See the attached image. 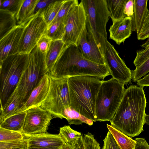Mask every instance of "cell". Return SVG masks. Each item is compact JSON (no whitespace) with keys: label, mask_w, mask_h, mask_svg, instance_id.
<instances>
[{"label":"cell","mask_w":149,"mask_h":149,"mask_svg":"<svg viewBox=\"0 0 149 149\" xmlns=\"http://www.w3.org/2000/svg\"><path fill=\"white\" fill-rule=\"evenodd\" d=\"M23 1V0H0V9L7 10L15 16Z\"/></svg>","instance_id":"1f68e13d"},{"label":"cell","mask_w":149,"mask_h":149,"mask_svg":"<svg viewBox=\"0 0 149 149\" xmlns=\"http://www.w3.org/2000/svg\"><path fill=\"white\" fill-rule=\"evenodd\" d=\"M76 45L85 59L97 64L106 65L103 54L86 25Z\"/></svg>","instance_id":"4fadbf2b"},{"label":"cell","mask_w":149,"mask_h":149,"mask_svg":"<svg viewBox=\"0 0 149 149\" xmlns=\"http://www.w3.org/2000/svg\"><path fill=\"white\" fill-rule=\"evenodd\" d=\"M26 115L25 111L12 115L0 124V127L22 133Z\"/></svg>","instance_id":"cb8c5ba5"},{"label":"cell","mask_w":149,"mask_h":149,"mask_svg":"<svg viewBox=\"0 0 149 149\" xmlns=\"http://www.w3.org/2000/svg\"><path fill=\"white\" fill-rule=\"evenodd\" d=\"M61 149H73V146L65 144L63 146Z\"/></svg>","instance_id":"bcb514c9"},{"label":"cell","mask_w":149,"mask_h":149,"mask_svg":"<svg viewBox=\"0 0 149 149\" xmlns=\"http://www.w3.org/2000/svg\"><path fill=\"white\" fill-rule=\"evenodd\" d=\"M112 22L126 17L124 10L128 0H106Z\"/></svg>","instance_id":"d4e9b609"},{"label":"cell","mask_w":149,"mask_h":149,"mask_svg":"<svg viewBox=\"0 0 149 149\" xmlns=\"http://www.w3.org/2000/svg\"><path fill=\"white\" fill-rule=\"evenodd\" d=\"M66 47L62 40L52 41L48 50L45 54L44 74L50 72L60 54Z\"/></svg>","instance_id":"ac0fdd59"},{"label":"cell","mask_w":149,"mask_h":149,"mask_svg":"<svg viewBox=\"0 0 149 149\" xmlns=\"http://www.w3.org/2000/svg\"><path fill=\"white\" fill-rule=\"evenodd\" d=\"M17 25L15 15L7 10L0 9V39Z\"/></svg>","instance_id":"603a6c76"},{"label":"cell","mask_w":149,"mask_h":149,"mask_svg":"<svg viewBox=\"0 0 149 149\" xmlns=\"http://www.w3.org/2000/svg\"><path fill=\"white\" fill-rule=\"evenodd\" d=\"M107 127L120 149H135L136 141L108 124Z\"/></svg>","instance_id":"7402d4cb"},{"label":"cell","mask_w":149,"mask_h":149,"mask_svg":"<svg viewBox=\"0 0 149 149\" xmlns=\"http://www.w3.org/2000/svg\"></svg>","instance_id":"c3c4849f"},{"label":"cell","mask_w":149,"mask_h":149,"mask_svg":"<svg viewBox=\"0 0 149 149\" xmlns=\"http://www.w3.org/2000/svg\"><path fill=\"white\" fill-rule=\"evenodd\" d=\"M97 77L83 76L68 78L70 106L82 115L96 121L95 105L102 81Z\"/></svg>","instance_id":"3957f363"},{"label":"cell","mask_w":149,"mask_h":149,"mask_svg":"<svg viewBox=\"0 0 149 149\" xmlns=\"http://www.w3.org/2000/svg\"><path fill=\"white\" fill-rule=\"evenodd\" d=\"M134 0H128L125 8L124 13L126 17H132L134 13Z\"/></svg>","instance_id":"60d3db41"},{"label":"cell","mask_w":149,"mask_h":149,"mask_svg":"<svg viewBox=\"0 0 149 149\" xmlns=\"http://www.w3.org/2000/svg\"><path fill=\"white\" fill-rule=\"evenodd\" d=\"M59 134L66 144L72 146L83 136L81 133L73 130L69 125L60 127Z\"/></svg>","instance_id":"4316f807"},{"label":"cell","mask_w":149,"mask_h":149,"mask_svg":"<svg viewBox=\"0 0 149 149\" xmlns=\"http://www.w3.org/2000/svg\"><path fill=\"white\" fill-rule=\"evenodd\" d=\"M28 141L22 139L0 142V149H28Z\"/></svg>","instance_id":"e575fe53"},{"label":"cell","mask_w":149,"mask_h":149,"mask_svg":"<svg viewBox=\"0 0 149 149\" xmlns=\"http://www.w3.org/2000/svg\"><path fill=\"white\" fill-rule=\"evenodd\" d=\"M52 40L45 34L38 41L36 46L42 53L45 54L48 50Z\"/></svg>","instance_id":"8d00e7d4"},{"label":"cell","mask_w":149,"mask_h":149,"mask_svg":"<svg viewBox=\"0 0 149 149\" xmlns=\"http://www.w3.org/2000/svg\"><path fill=\"white\" fill-rule=\"evenodd\" d=\"M86 13L81 2L70 12L64 22L65 32L62 40L67 47L76 45L86 26Z\"/></svg>","instance_id":"30bf717a"},{"label":"cell","mask_w":149,"mask_h":149,"mask_svg":"<svg viewBox=\"0 0 149 149\" xmlns=\"http://www.w3.org/2000/svg\"><path fill=\"white\" fill-rule=\"evenodd\" d=\"M147 103L143 87L131 85L125 89L111 125L131 138L143 131Z\"/></svg>","instance_id":"6da1fadb"},{"label":"cell","mask_w":149,"mask_h":149,"mask_svg":"<svg viewBox=\"0 0 149 149\" xmlns=\"http://www.w3.org/2000/svg\"><path fill=\"white\" fill-rule=\"evenodd\" d=\"M149 72V57L139 66L136 67L135 70H131L132 80L136 81Z\"/></svg>","instance_id":"836d02e7"},{"label":"cell","mask_w":149,"mask_h":149,"mask_svg":"<svg viewBox=\"0 0 149 149\" xmlns=\"http://www.w3.org/2000/svg\"><path fill=\"white\" fill-rule=\"evenodd\" d=\"M54 1V0H39L35 7L30 20L32 17L40 14L49 4Z\"/></svg>","instance_id":"ab89813d"},{"label":"cell","mask_w":149,"mask_h":149,"mask_svg":"<svg viewBox=\"0 0 149 149\" xmlns=\"http://www.w3.org/2000/svg\"><path fill=\"white\" fill-rule=\"evenodd\" d=\"M148 0H134V10L132 17V31L138 34L141 30L147 16Z\"/></svg>","instance_id":"d6986e66"},{"label":"cell","mask_w":149,"mask_h":149,"mask_svg":"<svg viewBox=\"0 0 149 149\" xmlns=\"http://www.w3.org/2000/svg\"><path fill=\"white\" fill-rule=\"evenodd\" d=\"M50 77L49 91L40 107L50 113L54 117L62 119L64 110L70 107L68 78Z\"/></svg>","instance_id":"ba28073f"},{"label":"cell","mask_w":149,"mask_h":149,"mask_svg":"<svg viewBox=\"0 0 149 149\" xmlns=\"http://www.w3.org/2000/svg\"><path fill=\"white\" fill-rule=\"evenodd\" d=\"M29 54L17 53L0 63L1 108L15 89L28 62Z\"/></svg>","instance_id":"5b68a950"},{"label":"cell","mask_w":149,"mask_h":149,"mask_svg":"<svg viewBox=\"0 0 149 149\" xmlns=\"http://www.w3.org/2000/svg\"><path fill=\"white\" fill-rule=\"evenodd\" d=\"M63 118L65 119L69 125H81L83 123L90 126L93 121L82 115L70 107L66 108L63 113Z\"/></svg>","instance_id":"484cf974"},{"label":"cell","mask_w":149,"mask_h":149,"mask_svg":"<svg viewBox=\"0 0 149 149\" xmlns=\"http://www.w3.org/2000/svg\"><path fill=\"white\" fill-rule=\"evenodd\" d=\"M112 22L109 29V38L120 45L131 35L132 17H125Z\"/></svg>","instance_id":"e0dca14e"},{"label":"cell","mask_w":149,"mask_h":149,"mask_svg":"<svg viewBox=\"0 0 149 149\" xmlns=\"http://www.w3.org/2000/svg\"><path fill=\"white\" fill-rule=\"evenodd\" d=\"M83 136L73 146V149H85L83 140Z\"/></svg>","instance_id":"ee69618b"},{"label":"cell","mask_w":149,"mask_h":149,"mask_svg":"<svg viewBox=\"0 0 149 149\" xmlns=\"http://www.w3.org/2000/svg\"><path fill=\"white\" fill-rule=\"evenodd\" d=\"M50 83L49 75L48 74H44L32 91L26 100L13 115L26 111L33 108L40 107L48 95Z\"/></svg>","instance_id":"5bb4252c"},{"label":"cell","mask_w":149,"mask_h":149,"mask_svg":"<svg viewBox=\"0 0 149 149\" xmlns=\"http://www.w3.org/2000/svg\"><path fill=\"white\" fill-rule=\"evenodd\" d=\"M124 85L113 78L102 81L95 102L96 121H110L112 119L125 90Z\"/></svg>","instance_id":"277c9868"},{"label":"cell","mask_w":149,"mask_h":149,"mask_svg":"<svg viewBox=\"0 0 149 149\" xmlns=\"http://www.w3.org/2000/svg\"><path fill=\"white\" fill-rule=\"evenodd\" d=\"M135 140L136 143L135 149H149V145L144 138H138Z\"/></svg>","instance_id":"b9f144b4"},{"label":"cell","mask_w":149,"mask_h":149,"mask_svg":"<svg viewBox=\"0 0 149 149\" xmlns=\"http://www.w3.org/2000/svg\"><path fill=\"white\" fill-rule=\"evenodd\" d=\"M149 38V11L140 32L137 34V38L142 40Z\"/></svg>","instance_id":"f35d334b"},{"label":"cell","mask_w":149,"mask_h":149,"mask_svg":"<svg viewBox=\"0 0 149 149\" xmlns=\"http://www.w3.org/2000/svg\"><path fill=\"white\" fill-rule=\"evenodd\" d=\"M136 83L139 86L143 87L145 86H149V74L145 76L143 78L137 80Z\"/></svg>","instance_id":"7bdbcfd3"},{"label":"cell","mask_w":149,"mask_h":149,"mask_svg":"<svg viewBox=\"0 0 149 149\" xmlns=\"http://www.w3.org/2000/svg\"><path fill=\"white\" fill-rule=\"evenodd\" d=\"M45 54L41 52L36 46L29 54L27 66L14 91L22 105L44 75Z\"/></svg>","instance_id":"52a82bcc"},{"label":"cell","mask_w":149,"mask_h":149,"mask_svg":"<svg viewBox=\"0 0 149 149\" xmlns=\"http://www.w3.org/2000/svg\"><path fill=\"white\" fill-rule=\"evenodd\" d=\"M49 74L57 78L90 76L101 79L110 75L107 65L85 59L75 45L67 47L63 50Z\"/></svg>","instance_id":"7a4b0ae2"},{"label":"cell","mask_w":149,"mask_h":149,"mask_svg":"<svg viewBox=\"0 0 149 149\" xmlns=\"http://www.w3.org/2000/svg\"><path fill=\"white\" fill-rule=\"evenodd\" d=\"M26 111L22 133L32 135L47 133L51 121L54 118L52 115L40 107L33 108Z\"/></svg>","instance_id":"7c38bea8"},{"label":"cell","mask_w":149,"mask_h":149,"mask_svg":"<svg viewBox=\"0 0 149 149\" xmlns=\"http://www.w3.org/2000/svg\"><path fill=\"white\" fill-rule=\"evenodd\" d=\"M79 4L77 0H65L55 18L48 26L58 22L64 23L70 12Z\"/></svg>","instance_id":"f1b7e54d"},{"label":"cell","mask_w":149,"mask_h":149,"mask_svg":"<svg viewBox=\"0 0 149 149\" xmlns=\"http://www.w3.org/2000/svg\"><path fill=\"white\" fill-rule=\"evenodd\" d=\"M23 135L21 132L0 127V142L22 139Z\"/></svg>","instance_id":"4dcf8cb0"},{"label":"cell","mask_w":149,"mask_h":149,"mask_svg":"<svg viewBox=\"0 0 149 149\" xmlns=\"http://www.w3.org/2000/svg\"><path fill=\"white\" fill-rule=\"evenodd\" d=\"M145 120L146 123L149 126V114L146 115Z\"/></svg>","instance_id":"7dc6e473"},{"label":"cell","mask_w":149,"mask_h":149,"mask_svg":"<svg viewBox=\"0 0 149 149\" xmlns=\"http://www.w3.org/2000/svg\"><path fill=\"white\" fill-rule=\"evenodd\" d=\"M23 135V139L28 141L29 147H62L66 144L59 134H52L46 133L32 135Z\"/></svg>","instance_id":"2e32d148"},{"label":"cell","mask_w":149,"mask_h":149,"mask_svg":"<svg viewBox=\"0 0 149 149\" xmlns=\"http://www.w3.org/2000/svg\"><path fill=\"white\" fill-rule=\"evenodd\" d=\"M63 146L62 147H49L46 148L31 147L29 146L28 149H61Z\"/></svg>","instance_id":"f6af8a7d"},{"label":"cell","mask_w":149,"mask_h":149,"mask_svg":"<svg viewBox=\"0 0 149 149\" xmlns=\"http://www.w3.org/2000/svg\"><path fill=\"white\" fill-rule=\"evenodd\" d=\"M47 26L41 14L31 18L24 26L18 53L29 54L45 34Z\"/></svg>","instance_id":"9c48e42d"},{"label":"cell","mask_w":149,"mask_h":149,"mask_svg":"<svg viewBox=\"0 0 149 149\" xmlns=\"http://www.w3.org/2000/svg\"><path fill=\"white\" fill-rule=\"evenodd\" d=\"M86 13V25L104 56L107 40V24L110 17L106 0H82Z\"/></svg>","instance_id":"8992f818"},{"label":"cell","mask_w":149,"mask_h":149,"mask_svg":"<svg viewBox=\"0 0 149 149\" xmlns=\"http://www.w3.org/2000/svg\"><path fill=\"white\" fill-rule=\"evenodd\" d=\"M65 32V24L61 22H57L47 26L45 34L52 41L62 40Z\"/></svg>","instance_id":"f546056e"},{"label":"cell","mask_w":149,"mask_h":149,"mask_svg":"<svg viewBox=\"0 0 149 149\" xmlns=\"http://www.w3.org/2000/svg\"><path fill=\"white\" fill-rule=\"evenodd\" d=\"M22 105L19 97L14 91L3 107L0 109V124L7 118L13 115Z\"/></svg>","instance_id":"ffe728a7"},{"label":"cell","mask_w":149,"mask_h":149,"mask_svg":"<svg viewBox=\"0 0 149 149\" xmlns=\"http://www.w3.org/2000/svg\"><path fill=\"white\" fill-rule=\"evenodd\" d=\"M141 46L143 49L137 51L133 63L136 67L142 63L149 57V38Z\"/></svg>","instance_id":"d6a6232c"},{"label":"cell","mask_w":149,"mask_h":149,"mask_svg":"<svg viewBox=\"0 0 149 149\" xmlns=\"http://www.w3.org/2000/svg\"><path fill=\"white\" fill-rule=\"evenodd\" d=\"M83 140L85 149H101L99 143L91 133L84 134Z\"/></svg>","instance_id":"d590c367"},{"label":"cell","mask_w":149,"mask_h":149,"mask_svg":"<svg viewBox=\"0 0 149 149\" xmlns=\"http://www.w3.org/2000/svg\"><path fill=\"white\" fill-rule=\"evenodd\" d=\"M24 26L17 25L0 39V63L9 56L18 53Z\"/></svg>","instance_id":"9a60e30c"},{"label":"cell","mask_w":149,"mask_h":149,"mask_svg":"<svg viewBox=\"0 0 149 149\" xmlns=\"http://www.w3.org/2000/svg\"><path fill=\"white\" fill-rule=\"evenodd\" d=\"M104 142L102 149H120L112 134L108 131Z\"/></svg>","instance_id":"74e56055"},{"label":"cell","mask_w":149,"mask_h":149,"mask_svg":"<svg viewBox=\"0 0 149 149\" xmlns=\"http://www.w3.org/2000/svg\"><path fill=\"white\" fill-rule=\"evenodd\" d=\"M104 57L113 78L124 84L130 82L132 79L131 70L127 67L113 46L107 40L106 42Z\"/></svg>","instance_id":"8fae6325"},{"label":"cell","mask_w":149,"mask_h":149,"mask_svg":"<svg viewBox=\"0 0 149 149\" xmlns=\"http://www.w3.org/2000/svg\"><path fill=\"white\" fill-rule=\"evenodd\" d=\"M65 0H54L49 4L40 13L43 15L48 26L55 18Z\"/></svg>","instance_id":"83f0119b"},{"label":"cell","mask_w":149,"mask_h":149,"mask_svg":"<svg viewBox=\"0 0 149 149\" xmlns=\"http://www.w3.org/2000/svg\"><path fill=\"white\" fill-rule=\"evenodd\" d=\"M39 0H23L20 8L15 15L17 25L23 26L29 21Z\"/></svg>","instance_id":"44dd1931"}]
</instances>
